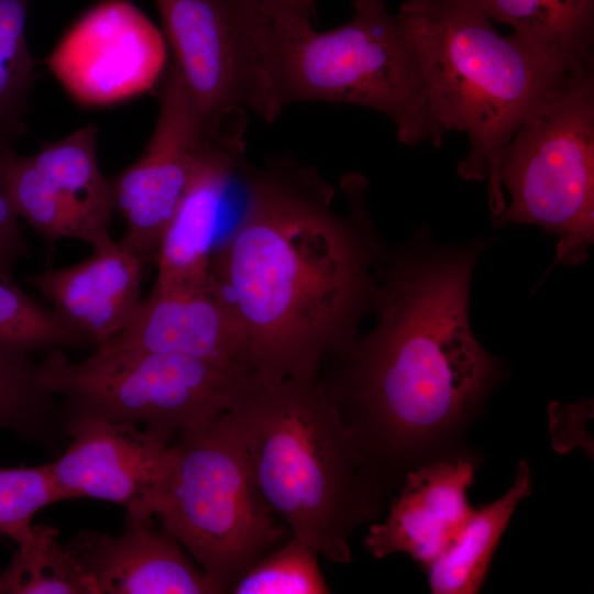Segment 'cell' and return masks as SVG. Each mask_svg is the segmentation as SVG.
Segmentation results:
<instances>
[{
  "instance_id": "cell-23",
  "label": "cell",
  "mask_w": 594,
  "mask_h": 594,
  "mask_svg": "<svg viewBox=\"0 0 594 594\" xmlns=\"http://www.w3.org/2000/svg\"><path fill=\"white\" fill-rule=\"evenodd\" d=\"M30 0H0V134L20 138L35 78L25 24Z\"/></svg>"
},
{
  "instance_id": "cell-20",
  "label": "cell",
  "mask_w": 594,
  "mask_h": 594,
  "mask_svg": "<svg viewBox=\"0 0 594 594\" xmlns=\"http://www.w3.org/2000/svg\"><path fill=\"white\" fill-rule=\"evenodd\" d=\"M531 492L530 468L519 462L512 487L497 501L474 509L444 552L427 566L436 594H473L481 588L493 554L519 502Z\"/></svg>"
},
{
  "instance_id": "cell-1",
  "label": "cell",
  "mask_w": 594,
  "mask_h": 594,
  "mask_svg": "<svg viewBox=\"0 0 594 594\" xmlns=\"http://www.w3.org/2000/svg\"><path fill=\"white\" fill-rule=\"evenodd\" d=\"M364 183L345 179L342 216L315 167L279 156L254 168L210 273L241 324L253 380H316L356 339L376 290Z\"/></svg>"
},
{
  "instance_id": "cell-27",
  "label": "cell",
  "mask_w": 594,
  "mask_h": 594,
  "mask_svg": "<svg viewBox=\"0 0 594 594\" xmlns=\"http://www.w3.org/2000/svg\"><path fill=\"white\" fill-rule=\"evenodd\" d=\"M268 2L311 15L315 11L316 0H256Z\"/></svg>"
},
{
  "instance_id": "cell-3",
  "label": "cell",
  "mask_w": 594,
  "mask_h": 594,
  "mask_svg": "<svg viewBox=\"0 0 594 594\" xmlns=\"http://www.w3.org/2000/svg\"><path fill=\"white\" fill-rule=\"evenodd\" d=\"M228 411L265 501L290 535L332 563H350V537L377 519L387 487L321 380H250Z\"/></svg>"
},
{
  "instance_id": "cell-13",
  "label": "cell",
  "mask_w": 594,
  "mask_h": 594,
  "mask_svg": "<svg viewBox=\"0 0 594 594\" xmlns=\"http://www.w3.org/2000/svg\"><path fill=\"white\" fill-rule=\"evenodd\" d=\"M246 117L232 113L205 145L156 251L155 295H187L210 284L216 233L227 205L242 195L254 167L246 160Z\"/></svg>"
},
{
  "instance_id": "cell-25",
  "label": "cell",
  "mask_w": 594,
  "mask_h": 594,
  "mask_svg": "<svg viewBox=\"0 0 594 594\" xmlns=\"http://www.w3.org/2000/svg\"><path fill=\"white\" fill-rule=\"evenodd\" d=\"M319 553L304 540L288 541L258 559L233 585V594H326Z\"/></svg>"
},
{
  "instance_id": "cell-10",
  "label": "cell",
  "mask_w": 594,
  "mask_h": 594,
  "mask_svg": "<svg viewBox=\"0 0 594 594\" xmlns=\"http://www.w3.org/2000/svg\"><path fill=\"white\" fill-rule=\"evenodd\" d=\"M160 112L142 155L110 178L114 212L125 229L121 244L147 264L174 216L209 139L221 127L206 122L193 106L176 67L166 70L158 90Z\"/></svg>"
},
{
  "instance_id": "cell-12",
  "label": "cell",
  "mask_w": 594,
  "mask_h": 594,
  "mask_svg": "<svg viewBox=\"0 0 594 594\" xmlns=\"http://www.w3.org/2000/svg\"><path fill=\"white\" fill-rule=\"evenodd\" d=\"M96 144L90 123L31 156L14 157L9 186L15 211L46 241L74 239L92 250L114 241L111 184L99 169Z\"/></svg>"
},
{
  "instance_id": "cell-26",
  "label": "cell",
  "mask_w": 594,
  "mask_h": 594,
  "mask_svg": "<svg viewBox=\"0 0 594 594\" xmlns=\"http://www.w3.org/2000/svg\"><path fill=\"white\" fill-rule=\"evenodd\" d=\"M62 501L48 463L0 466V536L22 542L32 531L34 515Z\"/></svg>"
},
{
  "instance_id": "cell-6",
  "label": "cell",
  "mask_w": 594,
  "mask_h": 594,
  "mask_svg": "<svg viewBox=\"0 0 594 594\" xmlns=\"http://www.w3.org/2000/svg\"><path fill=\"white\" fill-rule=\"evenodd\" d=\"M174 464L155 517L221 593L277 546L275 519L229 411L188 427L172 441Z\"/></svg>"
},
{
  "instance_id": "cell-19",
  "label": "cell",
  "mask_w": 594,
  "mask_h": 594,
  "mask_svg": "<svg viewBox=\"0 0 594 594\" xmlns=\"http://www.w3.org/2000/svg\"><path fill=\"white\" fill-rule=\"evenodd\" d=\"M468 1L560 70L594 66V0Z\"/></svg>"
},
{
  "instance_id": "cell-2",
  "label": "cell",
  "mask_w": 594,
  "mask_h": 594,
  "mask_svg": "<svg viewBox=\"0 0 594 594\" xmlns=\"http://www.w3.org/2000/svg\"><path fill=\"white\" fill-rule=\"evenodd\" d=\"M480 248L395 257L375 290V327L320 378L387 486L413 458L458 431L497 378L469 320Z\"/></svg>"
},
{
  "instance_id": "cell-9",
  "label": "cell",
  "mask_w": 594,
  "mask_h": 594,
  "mask_svg": "<svg viewBox=\"0 0 594 594\" xmlns=\"http://www.w3.org/2000/svg\"><path fill=\"white\" fill-rule=\"evenodd\" d=\"M185 90L216 124L238 109L272 123L284 110L252 0H154Z\"/></svg>"
},
{
  "instance_id": "cell-22",
  "label": "cell",
  "mask_w": 594,
  "mask_h": 594,
  "mask_svg": "<svg viewBox=\"0 0 594 594\" xmlns=\"http://www.w3.org/2000/svg\"><path fill=\"white\" fill-rule=\"evenodd\" d=\"M63 420L62 406L42 384L30 354L0 350V430L40 439Z\"/></svg>"
},
{
  "instance_id": "cell-11",
  "label": "cell",
  "mask_w": 594,
  "mask_h": 594,
  "mask_svg": "<svg viewBox=\"0 0 594 594\" xmlns=\"http://www.w3.org/2000/svg\"><path fill=\"white\" fill-rule=\"evenodd\" d=\"M67 449L48 463L64 501L121 505L125 517L152 522L170 479V433L133 422L79 419L68 424Z\"/></svg>"
},
{
  "instance_id": "cell-18",
  "label": "cell",
  "mask_w": 594,
  "mask_h": 594,
  "mask_svg": "<svg viewBox=\"0 0 594 594\" xmlns=\"http://www.w3.org/2000/svg\"><path fill=\"white\" fill-rule=\"evenodd\" d=\"M147 264L136 253L113 241L92 250L79 263L47 268L28 276L72 330L99 346L118 336L135 317L142 301Z\"/></svg>"
},
{
  "instance_id": "cell-15",
  "label": "cell",
  "mask_w": 594,
  "mask_h": 594,
  "mask_svg": "<svg viewBox=\"0 0 594 594\" xmlns=\"http://www.w3.org/2000/svg\"><path fill=\"white\" fill-rule=\"evenodd\" d=\"M474 466L469 458L458 457L408 470L386 518L365 535L369 552L377 559L402 552L429 566L474 512L468 499Z\"/></svg>"
},
{
  "instance_id": "cell-17",
  "label": "cell",
  "mask_w": 594,
  "mask_h": 594,
  "mask_svg": "<svg viewBox=\"0 0 594 594\" xmlns=\"http://www.w3.org/2000/svg\"><path fill=\"white\" fill-rule=\"evenodd\" d=\"M66 548L92 581L97 594H220L183 546L152 522L125 517L120 535L86 529Z\"/></svg>"
},
{
  "instance_id": "cell-16",
  "label": "cell",
  "mask_w": 594,
  "mask_h": 594,
  "mask_svg": "<svg viewBox=\"0 0 594 594\" xmlns=\"http://www.w3.org/2000/svg\"><path fill=\"white\" fill-rule=\"evenodd\" d=\"M97 348L180 354L252 378L241 324L211 278L195 294L150 293L133 320Z\"/></svg>"
},
{
  "instance_id": "cell-5",
  "label": "cell",
  "mask_w": 594,
  "mask_h": 594,
  "mask_svg": "<svg viewBox=\"0 0 594 594\" xmlns=\"http://www.w3.org/2000/svg\"><path fill=\"white\" fill-rule=\"evenodd\" d=\"M252 1L284 109L302 101L362 106L387 116L403 144L441 146L424 61L402 12L392 14L384 0H352L346 23L318 32L307 13Z\"/></svg>"
},
{
  "instance_id": "cell-7",
  "label": "cell",
  "mask_w": 594,
  "mask_h": 594,
  "mask_svg": "<svg viewBox=\"0 0 594 594\" xmlns=\"http://www.w3.org/2000/svg\"><path fill=\"white\" fill-rule=\"evenodd\" d=\"M510 205L496 226L558 237L557 262L587 260L594 240V67L569 72L528 111L499 169Z\"/></svg>"
},
{
  "instance_id": "cell-4",
  "label": "cell",
  "mask_w": 594,
  "mask_h": 594,
  "mask_svg": "<svg viewBox=\"0 0 594 594\" xmlns=\"http://www.w3.org/2000/svg\"><path fill=\"white\" fill-rule=\"evenodd\" d=\"M399 12L418 44L431 118L438 131L466 134L458 164L466 180H487L493 218L505 209L499 169L528 111L569 72L515 35H502L468 0H405Z\"/></svg>"
},
{
  "instance_id": "cell-14",
  "label": "cell",
  "mask_w": 594,
  "mask_h": 594,
  "mask_svg": "<svg viewBox=\"0 0 594 594\" xmlns=\"http://www.w3.org/2000/svg\"><path fill=\"white\" fill-rule=\"evenodd\" d=\"M162 35L132 4L113 0L86 14L63 38L48 66L85 105H107L150 89L163 72Z\"/></svg>"
},
{
  "instance_id": "cell-8",
  "label": "cell",
  "mask_w": 594,
  "mask_h": 594,
  "mask_svg": "<svg viewBox=\"0 0 594 594\" xmlns=\"http://www.w3.org/2000/svg\"><path fill=\"white\" fill-rule=\"evenodd\" d=\"M38 374L62 403L64 427L79 419L124 421L174 437L228 411L252 380L180 354L103 348L79 362L62 349L47 351Z\"/></svg>"
},
{
  "instance_id": "cell-21",
  "label": "cell",
  "mask_w": 594,
  "mask_h": 594,
  "mask_svg": "<svg viewBox=\"0 0 594 594\" xmlns=\"http://www.w3.org/2000/svg\"><path fill=\"white\" fill-rule=\"evenodd\" d=\"M0 572V594H97L96 587L50 525H33Z\"/></svg>"
},
{
  "instance_id": "cell-24",
  "label": "cell",
  "mask_w": 594,
  "mask_h": 594,
  "mask_svg": "<svg viewBox=\"0 0 594 594\" xmlns=\"http://www.w3.org/2000/svg\"><path fill=\"white\" fill-rule=\"evenodd\" d=\"M89 342L67 327L57 315L31 298L13 280L0 278V350L30 354Z\"/></svg>"
}]
</instances>
